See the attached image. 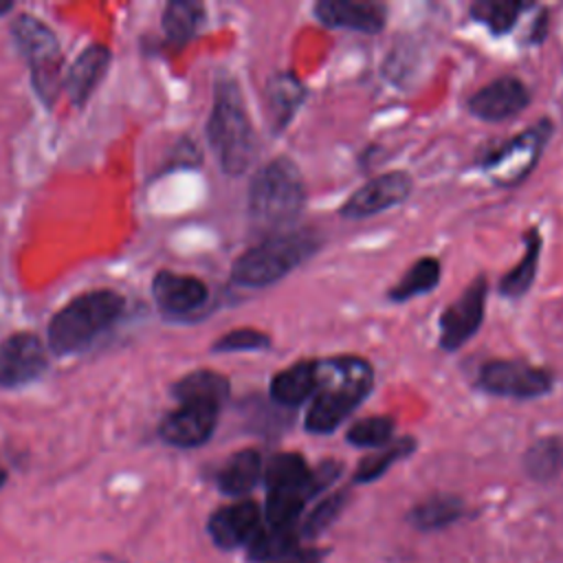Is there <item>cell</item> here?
Instances as JSON below:
<instances>
[{"instance_id":"1","label":"cell","mask_w":563,"mask_h":563,"mask_svg":"<svg viewBox=\"0 0 563 563\" xmlns=\"http://www.w3.org/2000/svg\"><path fill=\"white\" fill-rule=\"evenodd\" d=\"M374 387V367L354 354H339L319 361V383L306 411V429L323 435L341 422L369 396Z\"/></svg>"},{"instance_id":"2","label":"cell","mask_w":563,"mask_h":563,"mask_svg":"<svg viewBox=\"0 0 563 563\" xmlns=\"http://www.w3.org/2000/svg\"><path fill=\"white\" fill-rule=\"evenodd\" d=\"M319 246L321 238L312 229H286L271 233L235 260L231 279L249 288L271 286L310 260Z\"/></svg>"},{"instance_id":"3","label":"cell","mask_w":563,"mask_h":563,"mask_svg":"<svg viewBox=\"0 0 563 563\" xmlns=\"http://www.w3.org/2000/svg\"><path fill=\"white\" fill-rule=\"evenodd\" d=\"M207 134L220 167L229 176H240L251 167L257 143L242 92L233 79H222L216 86Z\"/></svg>"},{"instance_id":"4","label":"cell","mask_w":563,"mask_h":563,"mask_svg":"<svg viewBox=\"0 0 563 563\" xmlns=\"http://www.w3.org/2000/svg\"><path fill=\"white\" fill-rule=\"evenodd\" d=\"M306 205V183L295 161L279 156L264 167L251 180L249 211L257 224L286 231L295 222Z\"/></svg>"},{"instance_id":"5","label":"cell","mask_w":563,"mask_h":563,"mask_svg":"<svg viewBox=\"0 0 563 563\" xmlns=\"http://www.w3.org/2000/svg\"><path fill=\"white\" fill-rule=\"evenodd\" d=\"M123 312V297L92 290L64 306L48 323V345L55 354H73L92 343Z\"/></svg>"},{"instance_id":"6","label":"cell","mask_w":563,"mask_h":563,"mask_svg":"<svg viewBox=\"0 0 563 563\" xmlns=\"http://www.w3.org/2000/svg\"><path fill=\"white\" fill-rule=\"evenodd\" d=\"M550 136L552 123L541 119L537 125L526 128L506 143L486 152L479 161V167L495 185L515 187L537 167Z\"/></svg>"},{"instance_id":"7","label":"cell","mask_w":563,"mask_h":563,"mask_svg":"<svg viewBox=\"0 0 563 563\" xmlns=\"http://www.w3.org/2000/svg\"><path fill=\"white\" fill-rule=\"evenodd\" d=\"M13 37L33 68V84L42 99L51 101L59 90L62 53L55 33L33 15H20L13 22Z\"/></svg>"},{"instance_id":"8","label":"cell","mask_w":563,"mask_h":563,"mask_svg":"<svg viewBox=\"0 0 563 563\" xmlns=\"http://www.w3.org/2000/svg\"><path fill=\"white\" fill-rule=\"evenodd\" d=\"M477 383L493 396L532 400L552 391L554 376L550 369L521 358H493L479 367Z\"/></svg>"},{"instance_id":"9","label":"cell","mask_w":563,"mask_h":563,"mask_svg":"<svg viewBox=\"0 0 563 563\" xmlns=\"http://www.w3.org/2000/svg\"><path fill=\"white\" fill-rule=\"evenodd\" d=\"M488 282L484 275L475 277L468 288L442 310L440 314V347L444 352L460 350L482 325L486 312Z\"/></svg>"},{"instance_id":"10","label":"cell","mask_w":563,"mask_h":563,"mask_svg":"<svg viewBox=\"0 0 563 563\" xmlns=\"http://www.w3.org/2000/svg\"><path fill=\"white\" fill-rule=\"evenodd\" d=\"M411 194V178L405 172H385L361 185L343 205L341 216L363 220L405 202Z\"/></svg>"},{"instance_id":"11","label":"cell","mask_w":563,"mask_h":563,"mask_svg":"<svg viewBox=\"0 0 563 563\" xmlns=\"http://www.w3.org/2000/svg\"><path fill=\"white\" fill-rule=\"evenodd\" d=\"M222 407L202 400H185L161 422V438L174 446L191 449L205 444L218 422Z\"/></svg>"},{"instance_id":"12","label":"cell","mask_w":563,"mask_h":563,"mask_svg":"<svg viewBox=\"0 0 563 563\" xmlns=\"http://www.w3.org/2000/svg\"><path fill=\"white\" fill-rule=\"evenodd\" d=\"M528 101L530 92L526 84L512 75H504L473 92L466 99V108L475 119L497 123L519 114L528 106Z\"/></svg>"},{"instance_id":"13","label":"cell","mask_w":563,"mask_h":563,"mask_svg":"<svg viewBox=\"0 0 563 563\" xmlns=\"http://www.w3.org/2000/svg\"><path fill=\"white\" fill-rule=\"evenodd\" d=\"M46 369V350L35 334H11L0 343V387H20Z\"/></svg>"},{"instance_id":"14","label":"cell","mask_w":563,"mask_h":563,"mask_svg":"<svg viewBox=\"0 0 563 563\" xmlns=\"http://www.w3.org/2000/svg\"><path fill=\"white\" fill-rule=\"evenodd\" d=\"M264 477L268 486V499L275 497V501L303 508L306 499L317 493L312 484V471L299 453H277L268 462Z\"/></svg>"},{"instance_id":"15","label":"cell","mask_w":563,"mask_h":563,"mask_svg":"<svg viewBox=\"0 0 563 563\" xmlns=\"http://www.w3.org/2000/svg\"><path fill=\"white\" fill-rule=\"evenodd\" d=\"M314 15L332 29H350L361 33H378L385 26L387 9L378 2L354 0H321L314 4Z\"/></svg>"},{"instance_id":"16","label":"cell","mask_w":563,"mask_h":563,"mask_svg":"<svg viewBox=\"0 0 563 563\" xmlns=\"http://www.w3.org/2000/svg\"><path fill=\"white\" fill-rule=\"evenodd\" d=\"M152 292H154L156 303L169 314L194 312L209 297V290H207L205 282H200L198 277L178 275V273H172V271H161L154 277Z\"/></svg>"},{"instance_id":"17","label":"cell","mask_w":563,"mask_h":563,"mask_svg":"<svg viewBox=\"0 0 563 563\" xmlns=\"http://www.w3.org/2000/svg\"><path fill=\"white\" fill-rule=\"evenodd\" d=\"M260 526V508L253 501H235L216 510L209 519L211 539L220 548H238L244 543L249 545Z\"/></svg>"},{"instance_id":"18","label":"cell","mask_w":563,"mask_h":563,"mask_svg":"<svg viewBox=\"0 0 563 563\" xmlns=\"http://www.w3.org/2000/svg\"><path fill=\"white\" fill-rule=\"evenodd\" d=\"M319 383V358L297 361L271 378V398L282 407H299L312 398Z\"/></svg>"},{"instance_id":"19","label":"cell","mask_w":563,"mask_h":563,"mask_svg":"<svg viewBox=\"0 0 563 563\" xmlns=\"http://www.w3.org/2000/svg\"><path fill=\"white\" fill-rule=\"evenodd\" d=\"M110 62V53L106 46L92 44L88 46L70 66V70L64 77V88L75 106H81L95 86L101 81L106 68Z\"/></svg>"},{"instance_id":"20","label":"cell","mask_w":563,"mask_h":563,"mask_svg":"<svg viewBox=\"0 0 563 563\" xmlns=\"http://www.w3.org/2000/svg\"><path fill=\"white\" fill-rule=\"evenodd\" d=\"M521 240L526 246L521 260L499 282V292L508 299H517V297L526 295L537 277V271H539V255H541V246H543L541 231L537 227H530L521 235Z\"/></svg>"},{"instance_id":"21","label":"cell","mask_w":563,"mask_h":563,"mask_svg":"<svg viewBox=\"0 0 563 563\" xmlns=\"http://www.w3.org/2000/svg\"><path fill=\"white\" fill-rule=\"evenodd\" d=\"M262 475V457L255 449H242L233 453L218 473V486L224 495H244L249 493Z\"/></svg>"},{"instance_id":"22","label":"cell","mask_w":563,"mask_h":563,"mask_svg":"<svg viewBox=\"0 0 563 563\" xmlns=\"http://www.w3.org/2000/svg\"><path fill=\"white\" fill-rule=\"evenodd\" d=\"M303 97H306V88L292 73H277L275 77H271L266 88V99H268V110L273 114V123L277 125V130L290 123Z\"/></svg>"},{"instance_id":"23","label":"cell","mask_w":563,"mask_h":563,"mask_svg":"<svg viewBox=\"0 0 563 563\" xmlns=\"http://www.w3.org/2000/svg\"><path fill=\"white\" fill-rule=\"evenodd\" d=\"M174 396L185 402V400H202V402H213L222 407L229 398V380L211 369H198L187 376H183L174 385Z\"/></svg>"},{"instance_id":"24","label":"cell","mask_w":563,"mask_h":563,"mask_svg":"<svg viewBox=\"0 0 563 563\" xmlns=\"http://www.w3.org/2000/svg\"><path fill=\"white\" fill-rule=\"evenodd\" d=\"M440 262L435 257L416 260L409 271L387 290V299L391 301H409L413 297L431 292L440 282Z\"/></svg>"},{"instance_id":"25","label":"cell","mask_w":563,"mask_h":563,"mask_svg":"<svg viewBox=\"0 0 563 563\" xmlns=\"http://www.w3.org/2000/svg\"><path fill=\"white\" fill-rule=\"evenodd\" d=\"M297 545V530L295 526H260V530L249 541V554L257 561H273L284 559L295 552Z\"/></svg>"},{"instance_id":"26","label":"cell","mask_w":563,"mask_h":563,"mask_svg":"<svg viewBox=\"0 0 563 563\" xmlns=\"http://www.w3.org/2000/svg\"><path fill=\"white\" fill-rule=\"evenodd\" d=\"M202 15L205 13L198 2H185V0L169 2L163 15V29L167 40L176 46H183L185 42H189L202 22Z\"/></svg>"},{"instance_id":"27","label":"cell","mask_w":563,"mask_h":563,"mask_svg":"<svg viewBox=\"0 0 563 563\" xmlns=\"http://www.w3.org/2000/svg\"><path fill=\"white\" fill-rule=\"evenodd\" d=\"M416 449V440L413 438H396L389 444L380 446L376 453L367 455L365 460L358 462L356 473H354V482H372L376 477H380L391 464H396L398 460L407 457L411 451Z\"/></svg>"},{"instance_id":"28","label":"cell","mask_w":563,"mask_h":563,"mask_svg":"<svg viewBox=\"0 0 563 563\" xmlns=\"http://www.w3.org/2000/svg\"><path fill=\"white\" fill-rule=\"evenodd\" d=\"M526 471L534 479H550L563 471V438H541L526 453Z\"/></svg>"},{"instance_id":"29","label":"cell","mask_w":563,"mask_h":563,"mask_svg":"<svg viewBox=\"0 0 563 563\" xmlns=\"http://www.w3.org/2000/svg\"><path fill=\"white\" fill-rule=\"evenodd\" d=\"M526 9V4L521 2H508V0H497V2H490V0H482V2H475L471 4V18L479 24H484L490 33L495 35H504L508 33L519 13Z\"/></svg>"},{"instance_id":"30","label":"cell","mask_w":563,"mask_h":563,"mask_svg":"<svg viewBox=\"0 0 563 563\" xmlns=\"http://www.w3.org/2000/svg\"><path fill=\"white\" fill-rule=\"evenodd\" d=\"M394 431H396V422L391 416H367V418L356 420L345 431V438L352 446L380 449L391 442Z\"/></svg>"},{"instance_id":"31","label":"cell","mask_w":563,"mask_h":563,"mask_svg":"<svg viewBox=\"0 0 563 563\" xmlns=\"http://www.w3.org/2000/svg\"><path fill=\"white\" fill-rule=\"evenodd\" d=\"M462 515V501L451 495H438L413 508L411 521L424 530L446 526Z\"/></svg>"},{"instance_id":"32","label":"cell","mask_w":563,"mask_h":563,"mask_svg":"<svg viewBox=\"0 0 563 563\" xmlns=\"http://www.w3.org/2000/svg\"><path fill=\"white\" fill-rule=\"evenodd\" d=\"M271 336L262 330L255 328H238L227 334H222L211 350L213 352H246V350H268L271 347Z\"/></svg>"},{"instance_id":"33","label":"cell","mask_w":563,"mask_h":563,"mask_svg":"<svg viewBox=\"0 0 563 563\" xmlns=\"http://www.w3.org/2000/svg\"><path fill=\"white\" fill-rule=\"evenodd\" d=\"M343 501H345V495H341V493L328 497L325 501H321V504L310 512V517H308V521H306V532H319L321 528H325V526L336 517V512L341 510Z\"/></svg>"},{"instance_id":"34","label":"cell","mask_w":563,"mask_h":563,"mask_svg":"<svg viewBox=\"0 0 563 563\" xmlns=\"http://www.w3.org/2000/svg\"><path fill=\"white\" fill-rule=\"evenodd\" d=\"M275 563H319V554L317 552H292Z\"/></svg>"},{"instance_id":"35","label":"cell","mask_w":563,"mask_h":563,"mask_svg":"<svg viewBox=\"0 0 563 563\" xmlns=\"http://www.w3.org/2000/svg\"><path fill=\"white\" fill-rule=\"evenodd\" d=\"M4 484V471H2V466H0V486Z\"/></svg>"},{"instance_id":"36","label":"cell","mask_w":563,"mask_h":563,"mask_svg":"<svg viewBox=\"0 0 563 563\" xmlns=\"http://www.w3.org/2000/svg\"><path fill=\"white\" fill-rule=\"evenodd\" d=\"M11 4H0V11H7Z\"/></svg>"}]
</instances>
